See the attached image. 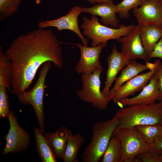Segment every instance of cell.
<instances>
[{
    "instance_id": "cell-1",
    "label": "cell",
    "mask_w": 162,
    "mask_h": 162,
    "mask_svg": "<svg viewBox=\"0 0 162 162\" xmlns=\"http://www.w3.org/2000/svg\"><path fill=\"white\" fill-rule=\"evenodd\" d=\"M4 52L12 67L11 88L16 95L28 88L45 62H52L60 68L64 66L60 43L51 29L38 28L20 35Z\"/></svg>"
},
{
    "instance_id": "cell-2",
    "label": "cell",
    "mask_w": 162,
    "mask_h": 162,
    "mask_svg": "<svg viewBox=\"0 0 162 162\" xmlns=\"http://www.w3.org/2000/svg\"><path fill=\"white\" fill-rule=\"evenodd\" d=\"M115 115L119 121V128L162 125V100L151 104L135 105L121 108Z\"/></svg>"
},
{
    "instance_id": "cell-3",
    "label": "cell",
    "mask_w": 162,
    "mask_h": 162,
    "mask_svg": "<svg viewBox=\"0 0 162 162\" xmlns=\"http://www.w3.org/2000/svg\"><path fill=\"white\" fill-rule=\"evenodd\" d=\"M119 122L115 115L109 120L98 122L93 125L91 140L82 154V162H98L100 160Z\"/></svg>"
},
{
    "instance_id": "cell-4",
    "label": "cell",
    "mask_w": 162,
    "mask_h": 162,
    "mask_svg": "<svg viewBox=\"0 0 162 162\" xmlns=\"http://www.w3.org/2000/svg\"><path fill=\"white\" fill-rule=\"evenodd\" d=\"M82 20L80 28L83 30V34L92 40V46L102 44L105 47L109 40H117L122 37L126 35L135 26L121 24L117 28H110L100 23L98 18L94 15H92L91 19L83 17Z\"/></svg>"
},
{
    "instance_id": "cell-5",
    "label": "cell",
    "mask_w": 162,
    "mask_h": 162,
    "mask_svg": "<svg viewBox=\"0 0 162 162\" xmlns=\"http://www.w3.org/2000/svg\"><path fill=\"white\" fill-rule=\"evenodd\" d=\"M51 66V62L50 61L44 63L40 69L38 79L34 86L28 91H25L17 95L18 100L20 103L30 104L33 106L40 129L43 133L45 131L43 98L45 81Z\"/></svg>"
},
{
    "instance_id": "cell-6",
    "label": "cell",
    "mask_w": 162,
    "mask_h": 162,
    "mask_svg": "<svg viewBox=\"0 0 162 162\" xmlns=\"http://www.w3.org/2000/svg\"><path fill=\"white\" fill-rule=\"evenodd\" d=\"M120 141L122 155L121 162H135L136 156L150 149L136 127L118 128L114 135Z\"/></svg>"
},
{
    "instance_id": "cell-7",
    "label": "cell",
    "mask_w": 162,
    "mask_h": 162,
    "mask_svg": "<svg viewBox=\"0 0 162 162\" xmlns=\"http://www.w3.org/2000/svg\"><path fill=\"white\" fill-rule=\"evenodd\" d=\"M103 69L89 74H82V88L78 90L76 94L79 98L88 102L97 109L104 110L108 107L109 101L100 90V75Z\"/></svg>"
},
{
    "instance_id": "cell-8",
    "label": "cell",
    "mask_w": 162,
    "mask_h": 162,
    "mask_svg": "<svg viewBox=\"0 0 162 162\" xmlns=\"http://www.w3.org/2000/svg\"><path fill=\"white\" fill-rule=\"evenodd\" d=\"M8 118L10 129L5 136L6 144L2 152L4 154L12 152H22L28 146L30 138L28 133L19 125L14 112L10 110Z\"/></svg>"
},
{
    "instance_id": "cell-9",
    "label": "cell",
    "mask_w": 162,
    "mask_h": 162,
    "mask_svg": "<svg viewBox=\"0 0 162 162\" xmlns=\"http://www.w3.org/2000/svg\"><path fill=\"white\" fill-rule=\"evenodd\" d=\"M82 12L83 7L75 6L72 7L66 15L61 17L40 21L38 23V26L41 29L55 27L58 31L66 29L71 31L79 36L83 45L88 46V40L81 32L78 25V16Z\"/></svg>"
},
{
    "instance_id": "cell-10",
    "label": "cell",
    "mask_w": 162,
    "mask_h": 162,
    "mask_svg": "<svg viewBox=\"0 0 162 162\" xmlns=\"http://www.w3.org/2000/svg\"><path fill=\"white\" fill-rule=\"evenodd\" d=\"M80 50V56L75 67L79 74H89L97 70L103 69L99 60L101 51L104 47L102 44L88 47L79 43L73 44Z\"/></svg>"
},
{
    "instance_id": "cell-11",
    "label": "cell",
    "mask_w": 162,
    "mask_h": 162,
    "mask_svg": "<svg viewBox=\"0 0 162 162\" xmlns=\"http://www.w3.org/2000/svg\"><path fill=\"white\" fill-rule=\"evenodd\" d=\"M121 44V52L129 60L141 59L145 62L150 60L143 47L140 35V26L135 25L128 34L117 40Z\"/></svg>"
},
{
    "instance_id": "cell-12",
    "label": "cell",
    "mask_w": 162,
    "mask_h": 162,
    "mask_svg": "<svg viewBox=\"0 0 162 162\" xmlns=\"http://www.w3.org/2000/svg\"><path fill=\"white\" fill-rule=\"evenodd\" d=\"M132 12L139 26L153 25L162 27V0H146Z\"/></svg>"
},
{
    "instance_id": "cell-13",
    "label": "cell",
    "mask_w": 162,
    "mask_h": 162,
    "mask_svg": "<svg viewBox=\"0 0 162 162\" xmlns=\"http://www.w3.org/2000/svg\"><path fill=\"white\" fill-rule=\"evenodd\" d=\"M162 100V92L160 90L157 76L154 74L141 92L134 97L122 99L116 102L121 108L135 105H149L156 100Z\"/></svg>"
},
{
    "instance_id": "cell-14",
    "label": "cell",
    "mask_w": 162,
    "mask_h": 162,
    "mask_svg": "<svg viewBox=\"0 0 162 162\" xmlns=\"http://www.w3.org/2000/svg\"><path fill=\"white\" fill-rule=\"evenodd\" d=\"M146 73L138 75L121 85L114 94L112 100L114 103L118 100L134 94L136 92L142 90L149 82L155 74L157 66Z\"/></svg>"
},
{
    "instance_id": "cell-15",
    "label": "cell",
    "mask_w": 162,
    "mask_h": 162,
    "mask_svg": "<svg viewBox=\"0 0 162 162\" xmlns=\"http://www.w3.org/2000/svg\"><path fill=\"white\" fill-rule=\"evenodd\" d=\"M129 60L121 52L117 49L116 46H113L111 52L107 58L108 69L106 74L105 84L101 92L107 97L110 87L118 72L125 67Z\"/></svg>"
},
{
    "instance_id": "cell-16",
    "label": "cell",
    "mask_w": 162,
    "mask_h": 162,
    "mask_svg": "<svg viewBox=\"0 0 162 162\" xmlns=\"http://www.w3.org/2000/svg\"><path fill=\"white\" fill-rule=\"evenodd\" d=\"M146 64H144L135 60L128 61L126 66L122 70L120 76L116 78L114 86L109 91L107 96L109 102L112 100L115 93L121 85L142 71L150 69L153 64V63L148 62H146Z\"/></svg>"
},
{
    "instance_id": "cell-17",
    "label": "cell",
    "mask_w": 162,
    "mask_h": 162,
    "mask_svg": "<svg viewBox=\"0 0 162 162\" xmlns=\"http://www.w3.org/2000/svg\"><path fill=\"white\" fill-rule=\"evenodd\" d=\"M83 12L98 16L101 18L100 21L106 26L117 28L119 25V21L116 14V7L114 4L101 3L89 8H83Z\"/></svg>"
},
{
    "instance_id": "cell-18",
    "label": "cell",
    "mask_w": 162,
    "mask_h": 162,
    "mask_svg": "<svg viewBox=\"0 0 162 162\" xmlns=\"http://www.w3.org/2000/svg\"><path fill=\"white\" fill-rule=\"evenodd\" d=\"M140 35L142 46L148 56L162 37V27L153 25L140 26Z\"/></svg>"
},
{
    "instance_id": "cell-19",
    "label": "cell",
    "mask_w": 162,
    "mask_h": 162,
    "mask_svg": "<svg viewBox=\"0 0 162 162\" xmlns=\"http://www.w3.org/2000/svg\"><path fill=\"white\" fill-rule=\"evenodd\" d=\"M69 130L63 126L53 133H46L45 136L50 144L56 157L62 159L67 142Z\"/></svg>"
},
{
    "instance_id": "cell-20",
    "label": "cell",
    "mask_w": 162,
    "mask_h": 162,
    "mask_svg": "<svg viewBox=\"0 0 162 162\" xmlns=\"http://www.w3.org/2000/svg\"><path fill=\"white\" fill-rule=\"evenodd\" d=\"M85 137L80 133L74 134L69 130L68 140L62 159L64 162H78V154Z\"/></svg>"
},
{
    "instance_id": "cell-21",
    "label": "cell",
    "mask_w": 162,
    "mask_h": 162,
    "mask_svg": "<svg viewBox=\"0 0 162 162\" xmlns=\"http://www.w3.org/2000/svg\"><path fill=\"white\" fill-rule=\"evenodd\" d=\"M34 134L37 150L42 161L57 162L56 157L50 144L40 129L35 128Z\"/></svg>"
},
{
    "instance_id": "cell-22",
    "label": "cell",
    "mask_w": 162,
    "mask_h": 162,
    "mask_svg": "<svg viewBox=\"0 0 162 162\" xmlns=\"http://www.w3.org/2000/svg\"><path fill=\"white\" fill-rule=\"evenodd\" d=\"M13 70L11 62L0 47V86H3L11 92V83Z\"/></svg>"
},
{
    "instance_id": "cell-23",
    "label": "cell",
    "mask_w": 162,
    "mask_h": 162,
    "mask_svg": "<svg viewBox=\"0 0 162 162\" xmlns=\"http://www.w3.org/2000/svg\"><path fill=\"white\" fill-rule=\"evenodd\" d=\"M122 155L120 141L113 135L110 139L102 157L101 162H121Z\"/></svg>"
},
{
    "instance_id": "cell-24",
    "label": "cell",
    "mask_w": 162,
    "mask_h": 162,
    "mask_svg": "<svg viewBox=\"0 0 162 162\" xmlns=\"http://www.w3.org/2000/svg\"><path fill=\"white\" fill-rule=\"evenodd\" d=\"M146 142L150 146L162 133V125H147L136 127Z\"/></svg>"
},
{
    "instance_id": "cell-25",
    "label": "cell",
    "mask_w": 162,
    "mask_h": 162,
    "mask_svg": "<svg viewBox=\"0 0 162 162\" xmlns=\"http://www.w3.org/2000/svg\"><path fill=\"white\" fill-rule=\"evenodd\" d=\"M146 0H123L116 5V14L123 19L129 17V12L141 5Z\"/></svg>"
},
{
    "instance_id": "cell-26",
    "label": "cell",
    "mask_w": 162,
    "mask_h": 162,
    "mask_svg": "<svg viewBox=\"0 0 162 162\" xmlns=\"http://www.w3.org/2000/svg\"><path fill=\"white\" fill-rule=\"evenodd\" d=\"M22 0H0V20L4 21L17 10Z\"/></svg>"
},
{
    "instance_id": "cell-27",
    "label": "cell",
    "mask_w": 162,
    "mask_h": 162,
    "mask_svg": "<svg viewBox=\"0 0 162 162\" xmlns=\"http://www.w3.org/2000/svg\"><path fill=\"white\" fill-rule=\"evenodd\" d=\"M135 162H162V150L150 149L138 155Z\"/></svg>"
},
{
    "instance_id": "cell-28",
    "label": "cell",
    "mask_w": 162,
    "mask_h": 162,
    "mask_svg": "<svg viewBox=\"0 0 162 162\" xmlns=\"http://www.w3.org/2000/svg\"><path fill=\"white\" fill-rule=\"evenodd\" d=\"M7 88L3 86H0V117H8L10 110L7 92Z\"/></svg>"
},
{
    "instance_id": "cell-29",
    "label": "cell",
    "mask_w": 162,
    "mask_h": 162,
    "mask_svg": "<svg viewBox=\"0 0 162 162\" xmlns=\"http://www.w3.org/2000/svg\"><path fill=\"white\" fill-rule=\"evenodd\" d=\"M148 57L150 59L158 58L162 60V37L155 45L153 50Z\"/></svg>"
},
{
    "instance_id": "cell-30",
    "label": "cell",
    "mask_w": 162,
    "mask_h": 162,
    "mask_svg": "<svg viewBox=\"0 0 162 162\" xmlns=\"http://www.w3.org/2000/svg\"><path fill=\"white\" fill-rule=\"evenodd\" d=\"M157 66L155 73L158 78L160 90L162 92V63L160 59H157Z\"/></svg>"
},
{
    "instance_id": "cell-31",
    "label": "cell",
    "mask_w": 162,
    "mask_h": 162,
    "mask_svg": "<svg viewBox=\"0 0 162 162\" xmlns=\"http://www.w3.org/2000/svg\"><path fill=\"white\" fill-rule=\"evenodd\" d=\"M150 149L157 150H162V133L157 138L150 146Z\"/></svg>"
},
{
    "instance_id": "cell-32",
    "label": "cell",
    "mask_w": 162,
    "mask_h": 162,
    "mask_svg": "<svg viewBox=\"0 0 162 162\" xmlns=\"http://www.w3.org/2000/svg\"><path fill=\"white\" fill-rule=\"evenodd\" d=\"M92 4L101 3L114 4L113 0H86Z\"/></svg>"
},
{
    "instance_id": "cell-33",
    "label": "cell",
    "mask_w": 162,
    "mask_h": 162,
    "mask_svg": "<svg viewBox=\"0 0 162 162\" xmlns=\"http://www.w3.org/2000/svg\"><path fill=\"white\" fill-rule=\"evenodd\" d=\"M34 0L36 3L37 4H39L41 2L42 0Z\"/></svg>"
},
{
    "instance_id": "cell-34",
    "label": "cell",
    "mask_w": 162,
    "mask_h": 162,
    "mask_svg": "<svg viewBox=\"0 0 162 162\" xmlns=\"http://www.w3.org/2000/svg\"></svg>"
}]
</instances>
